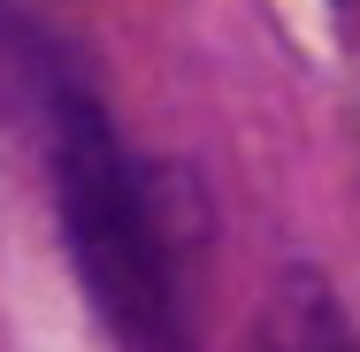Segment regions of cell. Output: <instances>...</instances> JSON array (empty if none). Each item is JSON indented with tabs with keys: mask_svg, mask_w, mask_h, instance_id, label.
Returning <instances> with one entry per match:
<instances>
[{
	"mask_svg": "<svg viewBox=\"0 0 360 352\" xmlns=\"http://www.w3.org/2000/svg\"><path fill=\"white\" fill-rule=\"evenodd\" d=\"M54 207L108 337L123 352H184V299L161 207L131 145L84 92H54Z\"/></svg>",
	"mask_w": 360,
	"mask_h": 352,
	"instance_id": "1",
	"label": "cell"
},
{
	"mask_svg": "<svg viewBox=\"0 0 360 352\" xmlns=\"http://www.w3.org/2000/svg\"><path fill=\"white\" fill-rule=\"evenodd\" d=\"M269 352H338V345H330V337H322V322L307 314V322H291V330H284V337H276Z\"/></svg>",
	"mask_w": 360,
	"mask_h": 352,
	"instance_id": "2",
	"label": "cell"
}]
</instances>
